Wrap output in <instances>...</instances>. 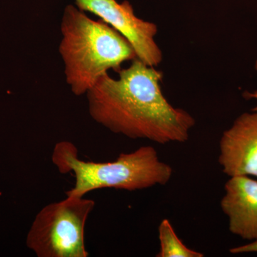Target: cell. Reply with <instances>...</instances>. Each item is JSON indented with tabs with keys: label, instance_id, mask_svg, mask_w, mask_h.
Here are the masks:
<instances>
[{
	"label": "cell",
	"instance_id": "obj_1",
	"mask_svg": "<svg viewBox=\"0 0 257 257\" xmlns=\"http://www.w3.org/2000/svg\"><path fill=\"white\" fill-rule=\"evenodd\" d=\"M118 78L101 77L86 94L93 120L128 138L161 145L184 143L195 119L167 101L161 88L163 74L136 58Z\"/></svg>",
	"mask_w": 257,
	"mask_h": 257
},
{
	"label": "cell",
	"instance_id": "obj_2",
	"mask_svg": "<svg viewBox=\"0 0 257 257\" xmlns=\"http://www.w3.org/2000/svg\"><path fill=\"white\" fill-rule=\"evenodd\" d=\"M59 52L66 82L74 95L87 94L111 69L137 58L127 40L101 20H92L73 5L64 9Z\"/></svg>",
	"mask_w": 257,
	"mask_h": 257
},
{
	"label": "cell",
	"instance_id": "obj_3",
	"mask_svg": "<svg viewBox=\"0 0 257 257\" xmlns=\"http://www.w3.org/2000/svg\"><path fill=\"white\" fill-rule=\"evenodd\" d=\"M52 161L60 173L74 175V187L66 192V196L85 197L100 189L133 192L165 185L173 174L172 167L161 161L157 150L150 146L121 154L113 162H95L79 158L75 145L62 141L55 145Z\"/></svg>",
	"mask_w": 257,
	"mask_h": 257
},
{
	"label": "cell",
	"instance_id": "obj_4",
	"mask_svg": "<svg viewBox=\"0 0 257 257\" xmlns=\"http://www.w3.org/2000/svg\"><path fill=\"white\" fill-rule=\"evenodd\" d=\"M94 207V200L78 196L47 204L32 222L27 246L38 257H87L84 232Z\"/></svg>",
	"mask_w": 257,
	"mask_h": 257
},
{
	"label": "cell",
	"instance_id": "obj_5",
	"mask_svg": "<svg viewBox=\"0 0 257 257\" xmlns=\"http://www.w3.org/2000/svg\"><path fill=\"white\" fill-rule=\"evenodd\" d=\"M77 8L95 15L110 25L133 47L137 58L150 67H157L162 61V52L155 37V23L145 21L135 14L133 6L125 0H74Z\"/></svg>",
	"mask_w": 257,
	"mask_h": 257
},
{
	"label": "cell",
	"instance_id": "obj_6",
	"mask_svg": "<svg viewBox=\"0 0 257 257\" xmlns=\"http://www.w3.org/2000/svg\"><path fill=\"white\" fill-rule=\"evenodd\" d=\"M219 150V163L226 175L257 178V111L236 118L223 133Z\"/></svg>",
	"mask_w": 257,
	"mask_h": 257
},
{
	"label": "cell",
	"instance_id": "obj_7",
	"mask_svg": "<svg viewBox=\"0 0 257 257\" xmlns=\"http://www.w3.org/2000/svg\"><path fill=\"white\" fill-rule=\"evenodd\" d=\"M224 189L220 205L230 232L243 239H257V180L249 176L231 177Z\"/></svg>",
	"mask_w": 257,
	"mask_h": 257
},
{
	"label": "cell",
	"instance_id": "obj_8",
	"mask_svg": "<svg viewBox=\"0 0 257 257\" xmlns=\"http://www.w3.org/2000/svg\"><path fill=\"white\" fill-rule=\"evenodd\" d=\"M160 252L157 257H203L204 253L187 247L176 234L168 219H163L159 226Z\"/></svg>",
	"mask_w": 257,
	"mask_h": 257
},
{
	"label": "cell",
	"instance_id": "obj_9",
	"mask_svg": "<svg viewBox=\"0 0 257 257\" xmlns=\"http://www.w3.org/2000/svg\"><path fill=\"white\" fill-rule=\"evenodd\" d=\"M229 252L233 254H239V253L257 252V239L253 240L252 242L242 246H236L229 249Z\"/></svg>",
	"mask_w": 257,
	"mask_h": 257
},
{
	"label": "cell",
	"instance_id": "obj_10",
	"mask_svg": "<svg viewBox=\"0 0 257 257\" xmlns=\"http://www.w3.org/2000/svg\"><path fill=\"white\" fill-rule=\"evenodd\" d=\"M255 67H256V69L257 70V60L256 64H255ZM243 96H244V98H246V99H254L257 100V91H255V92H244V94H243ZM252 111H257V105L255 106L254 108H253Z\"/></svg>",
	"mask_w": 257,
	"mask_h": 257
}]
</instances>
